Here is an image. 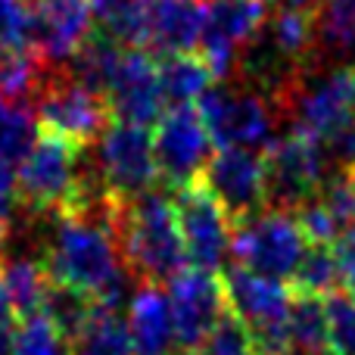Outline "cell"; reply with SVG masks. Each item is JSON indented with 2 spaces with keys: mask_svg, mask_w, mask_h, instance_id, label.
Here are the masks:
<instances>
[{
  "mask_svg": "<svg viewBox=\"0 0 355 355\" xmlns=\"http://www.w3.org/2000/svg\"><path fill=\"white\" fill-rule=\"evenodd\" d=\"M112 202L103 209L56 215L53 234L41 246V265L50 281L85 290L97 300L100 309L119 312L131 275L122 262L116 234H112Z\"/></svg>",
  "mask_w": 355,
  "mask_h": 355,
  "instance_id": "cell-1",
  "label": "cell"
},
{
  "mask_svg": "<svg viewBox=\"0 0 355 355\" xmlns=\"http://www.w3.org/2000/svg\"><path fill=\"white\" fill-rule=\"evenodd\" d=\"M110 221L122 262L137 284H168L187 268V250L172 196L150 190L131 200H116Z\"/></svg>",
  "mask_w": 355,
  "mask_h": 355,
  "instance_id": "cell-2",
  "label": "cell"
},
{
  "mask_svg": "<svg viewBox=\"0 0 355 355\" xmlns=\"http://www.w3.org/2000/svg\"><path fill=\"white\" fill-rule=\"evenodd\" d=\"M281 112L290 128L324 144L327 150L355 131V69H321L312 62L281 97Z\"/></svg>",
  "mask_w": 355,
  "mask_h": 355,
  "instance_id": "cell-3",
  "label": "cell"
},
{
  "mask_svg": "<svg viewBox=\"0 0 355 355\" xmlns=\"http://www.w3.org/2000/svg\"><path fill=\"white\" fill-rule=\"evenodd\" d=\"M31 100H35L37 131L56 135L81 150L97 144L116 122L110 97L72 78L62 66H47Z\"/></svg>",
  "mask_w": 355,
  "mask_h": 355,
  "instance_id": "cell-4",
  "label": "cell"
},
{
  "mask_svg": "<svg viewBox=\"0 0 355 355\" xmlns=\"http://www.w3.org/2000/svg\"><path fill=\"white\" fill-rule=\"evenodd\" d=\"M81 153L85 150L62 141L56 135L37 131V141L31 144L28 156L19 162L16 172V202L25 215H66L75 206V196L81 190Z\"/></svg>",
  "mask_w": 355,
  "mask_h": 355,
  "instance_id": "cell-5",
  "label": "cell"
},
{
  "mask_svg": "<svg viewBox=\"0 0 355 355\" xmlns=\"http://www.w3.org/2000/svg\"><path fill=\"white\" fill-rule=\"evenodd\" d=\"M309 246L296 212L287 209H262L243 221H234L231 256L240 268L271 281L290 284L300 268V259Z\"/></svg>",
  "mask_w": 355,
  "mask_h": 355,
  "instance_id": "cell-6",
  "label": "cell"
},
{
  "mask_svg": "<svg viewBox=\"0 0 355 355\" xmlns=\"http://www.w3.org/2000/svg\"><path fill=\"white\" fill-rule=\"evenodd\" d=\"M196 110L218 147L240 150H265L277 137L275 128L284 119L281 106L250 81L212 87Z\"/></svg>",
  "mask_w": 355,
  "mask_h": 355,
  "instance_id": "cell-7",
  "label": "cell"
},
{
  "mask_svg": "<svg viewBox=\"0 0 355 355\" xmlns=\"http://www.w3.org/2000/svg\"><path fill=\"white\" fill-rule=\"evenodd\" d=\"M327 162H331V156H327L324 144L312 141L309 135L293 128L287 135H277L262 153L268 206L296 212L309 200H315L331 178Z\"/></svg>",
  "mask_w": 355,
  "mask_h": 355,
  "instance_id": "cell-8",
  "label": "cell"
},
{
  "mask_svg": "<svg viewBox=\"0 0 355 355\" xmlns=\"http://www.w3.org/2000/svg\"><path fill=\"white\" fill-rule=\"evenodd\" d=\"M212 144L215 141L196 106H172L153 131L159 181L172 193L187 184H196L212 159Z\"/></svg>",
  "mask_w": 355,
  "mask_h": 355,
  "instance_id": "cell-9",
  "label": "cell"
},
{
  "mask_svg": "<svg viewBox=\"0 0 355 355\" xmlns=\"http://www.w3.org/2000/svg\"><path fill=\"white\" fill-rule=\"evenodd\" d=\"M97 175L103 187L119 200L150 193L159 181V166H156V150L150 128L135 122H116L100 137L97 153Z\"/></svg>",
  "mask_w": 355,
  "mask_h": 355,
  "instance_id": "cell-10",
  "label": "cell"
},
{
  "mask_svg": "<svg viewBox=\"0 0 355 355\" xmlns=\"http://www.w3.org/2000/svg\"><path fill=\"white\" fill-rule=\"evenodd\" d=\"M178 225H181L187 265L202 271H218L234 243V218L227 209L209 193L202 181L172 193Z\"/></svg>",
  "mask_w": 355,
  "mask_h": 355,
  "instance_id": "cell-11",
  "label": "cell"
},
{
  "mask_svg": "<svg viewBox=\"0 0 355 355\" xmlns=\"http://www.w3.org/2000/svg\"><path fill=\"white\" fill-rule=\"evenodd\" d=\"M168 306L178 352H200L215 324L231 312L225 281L215 271L202 268H184L168 281Z\"/></svg>",
  "mask_w": 355,
  "mask_h": 355,
  "instance_id": "cell-12",
  "label": "cell"
},
{
  "mask_svg": "<svg viewBox=\"0 0 355 355\" xmlns=\"http://www.w3.org/2000/svg\"><path fill=\"white\" fill-rule=\"evenodd\" d=\"M271 0H206V28L200 53L212 66L215 78L237 72V60L268 22Z\"/></svg>",
  "mask_w": 355,
  "mask_h": 355,
  "instance_id": "cell-13",
  "label": "cell"
},
{
  "mask_svg": "<svg viewBox=\"0 0 355 355\" xmlns=\"http://www.w3.org/2000/svg\"><path fill=\"white\" fill-rule=\"evenodd\" d=\"M209 187V193L227 209L234 221H243L250 215L268 209L265 196V166L256 150L221 147L212 153L206 172L200 178Z\"/></svg>",
  "mask_w": 355,
  "mask_h": 355,
  "instance_id": "cell-14",
  "label": "cell"
},
{
  "mask_svg": "<svg viewBox=\"0 0 355 355\" xmlns=\"http://www.w3.org/2000/svg\"><path fill=\"white\" fill-rule=\"evenodd\" d=\"M31 47L44 62H69L94 35V0H25Z\"/></svg>",
  "mask_w": 355,
  "mask_h": 355,
  "instance_id": "cell-15",
  "label": "cell"
},
{
  "mask_svg": "<svg viewBox=\"0 0 355 355\" xmlns=\"http://www.w3.org/2000/svg\"><path fill=\"white\" fill-rule=\"evenodd\" d=\"M106 97L122 122H135L144 128L159 122L168 106L159 85V60L144 47H125Z\"/></svg>",
  "mask_w": 355,
  "mask_h": 355,
  "instance_id": "cell-16",
  "label": "cell"
},
{
  "mask_svg": "<svg viewBox=\"0 0 355 355\" xmlns=\"http://www.w3.org/2000/svg\"><path fill=\"white\" fill-rule=\"evenodd\" d=\"M206 28V0H153L150 3V53H196Z\"/></svg>",
  "mask_w": 355,
  "mask_h": 355,
  "instance_id": "cell-17",
  "label": "cell"
},
{
  "mask_svg": "<svg viewBox=\"0 0 355 355\" xmlns=\"http://www.w3.org/2000/svg\"><path fill=\"white\" fill-rule=\"evenodd\" d=\"M128 334L135 343V355H172L175 321L168 296L159 284H141L128 309Z\"/></svg>",
  "mask_w": 355,
  "mask_h": 355,
  "instance_id": "cell-18",
  "label": "cell"
},
{
  "mask_svg": "<svg viewBox=\"0 0 355 355\" xmlns=\"http://www.w3.org/2000/svg\"><path fill=\"white\" fill-rule=\"evenodd\" d=\"M215 72L202 53H168L159 60V85L168 106H196L212 91Z\"/></svg>",
  "mask_w": 355,
  "mask_h": 355,
  "instance_id": "cell-19",
  "label": "cell"
},
{
  "mask_svg": "<svg viewBox=\"0 0 355 355\" xmlns=\"http://www.w3.org/2000/svg\"><path fill=\"white\" fill-rule=\"evenodd\" d=\"M293 290V287H290ZM287 337L293 355H321L331 352L327 340V302L318 293L293 290L287 312Z\"/></svg>",
  "mask_w": 355,
  "mask_h": 355,
  "instance_id": "cell-20",
  "label": "cell"
},
{
  "mask_svg": "<svg viewBox=\"0 0 355 355\" xmlns=\"http://www.w3.org/2000/svg\"><path fill=\"white\" fill-rule=\"evenodd\" d=\"M97 309L100 306L91 293H85V290H78V287H69V284H56L47 277V293H44L41 315H47V318L53 321L66 343L81 337V331L91 324Z\"/></svg>",
  "mask_w": 355,
  "mask_h": 355,
  "instance_id": "cell-21",
  "label": "cell"
},
{
  "mask_svg": "<svg viewBox=\"0 0 355 355\" xmlns=\"http://www.w3.org/2000/svg\"><path fill=\"white\" fill-rule=\"evenodd\" d=\"M47 62L35 47H6L0 44V97L28 100L41 85Z\"/></svg>",
  "mask_w": 355,
  "mask_h": 355,
  "instance_id": "cell-22",
  "label": "cell"
},
{
  "mask_svg": "<svg viewBox=\"0 0 355 355\" xmlns=\"http://www.w3.org/2000/svg\"><path fill=\"white\" fill-rule=\"evenodd\" d=\"M69 355H135L128 321L119 318V312L97 309V315L81 331V337L69 343Z\"/></svg>",
  "mask_w": 355,
  "mask_h": 355,
  "instance_id": "cell-23",
  "label": "cell"
},
{
  "mask_svg": "<svg viewBox=\"0 0 355 355\" xmlns=\"http://www.w3.org/2000/svg\"><path fill=\"white\" fill-rule=\"evenodd\" d=\"M37 119L35 110L22 100H3L0 97V162L19 166L28 156L31 144L37 141Z\"/></svg>",
  "mask_w": 355,
  "mask_h": 355,
  "instance_id": "cell-24",
  "label": "cell"
},
{
  "mask_svg": "<svg viewBox=\"0 0 355 355\" xmlns=\"http://www.w3.org/2000/svg\"><path fill=\"white\" fill-rule=\"evenodd\" d=\"M3 281H6V290H10V300L19 321L31 318V315H41L44 293H47V271H44L41 262L12 259V262L3 265Z\"/></svg>",
  "mask_w": 355,
  "mask_h": 355,
  "instance_id": "cell-25",
  "label": "cell"
},
{
  "mask_svg": "<svg viewBox=\"0 0 355 355\" xmlns=\"http://www.w3.org/2000/svg\"><path fill=\"white\" fill-rule=\"evenodd\" d=\"M293 290H306V293H318L327 296L334 290H343V275H340V259L337 250L327 243H309L306 252L300 259V268H296Z\"/></svg>",
  "mask_w": 355,
  "mask_h": 355,
  "instance_id": "cell-26",
  "label": "cell"
},
{
  "mask_svg": "<svg viewBox=\"0 0 355 355\" xmlns=\"http://www.w3.org/2000/svg\"><path fill=\"white\" fill-rule=\"evenodd\" d=\"M318 44L334 53L355 47V0H318Z\"/></svg>",
  "mask_w": 355,
  "mask_h": 355,
  "instance_id": "cell-27",
  "label": "cell"
},
{
  "mask_svg": "<svg viewBox=\"0 0 355 355\" xmlns=\"http://www.w3.org/2000/svg\"><path fill=\"white\" fill-rule=\"evenodd\" d=\"M327 302V340L334 355H355V293L334 290Z\"/></svg>",
  "mask_w": 355,
  "mask_h": 355,
  "instance_id": "cell-28",
  "label": "cell"
},
{
  "mask_svg": "<svg viewBox=\"0 0 355 355\" xmlns=\"http://www.w3.org/2000/svg\"><path fill=\"white\" fill-rule=\"evenodd\" d=\"M16 355H69V343L47 315H31L19 321Z\"/></svg>",
  "mask_w": 355,
  "mask_h": 355,
  "instance_id": "cell-29",
  "label": "cell"
},
{
  "mask_svg": "<svg viewBox=\"0 0 355 355\" xmlns=\"http://www.w3.org/2000/svg\"><path fill=\"white\" fill-rule=\"evenodd\" d=\"M200 355H259L256 334L250 331L243 318L227 312L225 318L215 324V331L206 337Z\"/></svg>",
  "mask_w": 355,
  "mask_h": 355,
  "instance_id": "cell-30",
  "label": "cell"
},
{
  "mask_svg": "<svg viewBox=\"0 0 355 355\" xmlns=\"http://www.w3.org/2000/svg\"><path fill=\"white\" fill-rule=\"evenodd\" d=\"M0 44L31 47V22L25 0H0Z\"/></svg>",
  "mask_w": 355,
  "mask_h": 355,
  "instance_id": "cell-31",
  "label": "cell"
},
{
  "mask_svg": "<svg viewBox=\"0 0 355 355\" xmlns=\"http://www.w3.org/2000/svg\"><path fill=\"white\" fill-rule=\"evenodd\" d=\"M337 250V259H340V275H343V290L355 293V227L343 234V237L334 243Z\"/></svg>",
  "mask_w": 355,
  "mask_h": 355,
  "instance_id": "cell-32",
  "label": "cell"
},
{
  "mask_svg": "<svg viewBox=\"0 0 355 355\" xmlns=\"http://www.w3.org/2000/svg\"><path fill=\"white\" fill-rule=\"evenodd\" d=\"M12 209H19V202H16V175H12V166L0 162V225H10Z\"/></svg>",
  "mask_w": 355,
  "mask_h": 355,
  "instance_id": "cell-33",
  "label": "cell"
},
{
  "mask_svg": "<svg viewBox=\"0 0 355 355\" xmlns=\"http://www.w3.org/2000/svg\"><path fill=\"white\" fill-rule=\"evenodd\" d=\"M16 324H19V315L12 309L10 290H6V281H3V265H0V331L3 327H16Z\"/></svg>",
  "mask_w": 355,
  "mask_h": 355,
  "instance_id": "cell-34",
  "label": "cell"
},
{
  "mask_svg": "<svg viewBox=\"0 0 355 355\" xmlns=\"http://www.w3.org/2000/svg\"><path fill=\"white\" fill-rule=\"evenodd\" d=\"M284 3H290V6H306V10H315V6H318V0H284Z\"/></svg>",
  "mask_w": 355,
  "mask_h": 355,
  "instance_id": "cell-35",
  "label": "cell"
},
{
  "mask_svg": "<svg viewBox=\"0 0 355 355\" xmlns=\"http://www.w3.org/2000/svg\"><path fill=\"white\" fill-rule=\"evenodd\" d=\"M6 240H10V225H0V256H3Z\"/></svg>",
  "mask_w": 355,
  "mask_h": 355,
  "instance_id": "cell-36",
  "label": "cell"
},
{
  "mask_svg": "<svg viewBox=\"0 0 355 355\" xmlns=\"http://www.w3.org/2000/svg\"><path fill=\"white\" fill-rule=\"evenodd\" d=\"M346 172H349V178H352V181H355V162H352V166H349V168H346Z\"/></svg>",
  "mask_w": 355,
  "mask_h": 355,
  "instance_id": "cell-37",
  "label": "cell"
},
{
  "mask_svg": "<svg viewBox=\"0 0 355 355\" xmlns=\"http://www.w3.org/2000/svg\"><path fill=\"white\" fill-rule=\"evenodd\" d=\"M178 355H200V352H178Z\"/></svg>",
  "mask_w": 355,
  "mask_h": 355,
  "instance_id": "cell-38",
  "label": "cell"
},
{
  "mask_svg": "<svg viewBox=\"0 0 355 355\" xmlns=\"http://www.w3.org/2000/svg\"><path fill=\"white\" fill-rule=\"evenodd\" d=\"M321 355H334V352H321Z\"/></svg>",
  "mask_w": 355,
  "mask_h": 355,
  "instance_id": "cell-39",
  "label": "cell"
},
{
  "mask_svg": "<svg viewBox=\"0 0 355 355\" xmlns=\"http://www.w3.org/2000/svg\"><path fill=\"white\" fill-rule=\"evenodd\" d=\"M352 69H355V66H352Z\"/></svg>",
  "mask_w": 355,
  "mask_h": 355,
  "instance_id": "cell-40",
  "label": "cell"
}]
</instances>
